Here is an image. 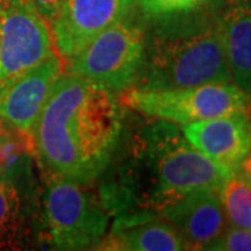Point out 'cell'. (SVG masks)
I'll return each instance as SVG.
<instances>
[{
  "instance_id": "obj_7",
  "label": "cell",
  "mask_w": 251,
  "mask_h": 251,
  "mask_svg": "<svg viewBox=\"0 0 251 251\" xmlns=\"http://www.w3.org/2000/svg\"><path fill=\"white\" fill-rule=\"evenodd\" d=\"M56 53L49 25L32 0H0V77Z\"/></svg>"
},
{
  "instance_id": "obj_20",
  "label": "cell",
  "mask_w": 251,
  "mask_h": 251,
  "mask_svg": "<svg viewBox=\"0 0 251 251\" xmlns=\"http://www.w3.org/2000/svg\"><path fill=\"white\" fill-rule=\"evenodd\" d=\"M4 123H6V122H4L3 119H0V135H3L4 133H7V131H9V128L6 127Z\"/></svg>"
},
{
  "instance_id": "obj_13",
  "label": "cell",
  "mask_w": 251,
  "mask_h": 251,
  "mask_svg": "<svg viewBox=\"0 0 251 251\" xmlns=\"http://www.w3.org/2000/svg\"><path fill=\"white\" fill-rule=\"evenodd\" d=\"M99 250L180 251L188 250L186 242L168 221L156 219L151 212H134L115 221Z\"/></svg>"
},
{
  "instance_id": "obj_18",
  "label": "cell",
  "mask_w": 251,
  "mask_h": 251,
  "mask_svg": "<svg viewBox=\"0 0 251 251\" xmlns=\"http://www.w3.org/2000/svg\"><path fill=\"white\" fill-rule=\"evenodd\" d=\"M32 1H34L38 11L42 14V17L45 18V21L49 25V23L56 16V11L59 9L60 0H32Z\"/></svg>"
},
{
  "instance_id": "obj_3",
  "label": "cell",
  "mask_w": 251,
  "mask_h": 251,
  "mask_svg": "<svg viewBox=\"0 0 251 251\" xmlns=\"http://www.w3.org/2000/svg\"><path fill=\"white\" fill-rule=\"evenodd\" d=\"M204 9L158 20L159 27L151 36L147 34L134 88L176 90L232 82L215 9Z\"/></svg>"
},
{
  "instance_id": "obj_12",
  "label": "cell",
  "mask_w": 251,
  "mask_h": 251,
  "mask_svg": "<svg viewBox=\"0 0 251 251\" xmlns=\"http://www.w3.org/2000/svg\"><path fill=\"white\" fill-rule=\"evenodd\" d=\"M214 9L232 82L251 100V0H221Z\"/></svg>"
},
{
  "instance_id": "obj_6",
  "label": "cell",
  "mask_w": 251,
  "mask_h": 251,
  "mask_svg": "<svg viewBox=\"0 0 251 251\" xmlns=\"http://www.w3.org/2000/svg\"><path fill=\"white\" fill-rule=\"evenodd\" d=\"M122 102L144 116L190 125L251 108L250 98L233 82H211L176 90L128 88Z\"/></svg>"
},
{
  "instance_id": "obj_11",
  "label": "cell",
  "mask_w": 251,
  "mask_h": 251,
  "mask_svg": "<svg viewBox=\"0 0 251 251\" xmlns=\"http://www.w3.org/2000/svg\"><path fill=\"white\" fill-rule=\"evenodd\" d=\"M177 230L188 250H208L227 229V219L218 191H197L158 212Z\"/></svg>"
},
{
  "instance_id": "obj_8",
  "label": "cell",
  "mask_w": 251,
  "mask_h": 251,
  "mask_svg": "<svg viewBox=\"0 0 251 251\" xmlns=\"http://www.w3.org/2000/svg\"><path fill=\"white\" fill-rule=\"evenodd\" d=\"M63 64L56 53L32 67L0 77V119L28 140L50 91L64 73Z\"/></svg>"
},
{
  "instance_id": "obj_2",
  "label": "cell",
  "mask_w": 251,
  "mask_h": 251,
  "mask_svg": "<svg viewBox=\"0 0 251 251\" xmlns=\"http://www.w3.org/2000/svg\"><path fill=\"white\" fill-rule=\"evenodd\" d=\"M150 119L130 135L119 180L102 194L109 211L159 212L191 193L219 191L230 173L196 150L176 123Z\"/></svg>"
},
{
  "instance_id": "obj_17",
  "label": "cell",
  "mask_w": 251,
  "mask_h": 251,
  "mask_svg": "<svg viewBox=\"0 0 251 251\" xmlns=\"http://www.w3.org/2000/svg\"><path fill=\"white\" fill-rule=\"evenodd\" d=\"M208 250L251 251V230L243 227H227L225 233L212 243Z\"/></svg>"
},
{
  "instance_id": "obj_1",
  "label": "cell",
  "mask_w": 251,
  "mask_h": 251,
  "mask_svg": "<svg viewBox=\"0 0 251 251\" xmlns=\"http://www.w3.org/2000/svg\"><path fill=\"white\" fill-rule=\"evenodd\" d=\"M123 119L112 91L63 73L34 126L32 155L46 173L90 186L116 153Z\"/></svg>"
},
{
  "instance_id": "obj_5",
  "label": "cell",
  "mask_w": 251,
  "mask_h": 251,
  "mask_svg": "<svg viewBox=\"0 0 251 251\" xmlns=\"http://www.w3.org/2000/svg\"><path fill=\"white\" fill-rule=\"evenodd\" d=\"M147 32L133 13L113 23L66 63L70 74L116 92L134 87L145 57Z\"/></svg>"
},
{
  "instance_id": "obj_16",
  "label": "cell",
  "mask_w": 251,
  "mask_h": 251,
  "mask_svg": "<svg viewBox=\"0 0 251 251\" xmlns=\"http://www.w3.org/2000/svg\"><path fill=\"white\" fill-rule=\"evenodd\" d=\"M134 10H138L147 20H163L188 14L206 7L212 0H131Z\"/></svg>"
},
{
  "instance_id": "obj_10",
  "label": "cell",
  "mask_w": 251,
  "mask_h": 251,
  "mask_svg": "<svg viewBox=\"0 0 251 251\" xmlns=\"http://www.w3.org/2000/svg\"><path fill=\"white\" fill-rule=\"evenodd\" d=\"M250 109L186 125L183 134L206 158L236 172L251 145Z\"/></svg>"
},
{
  "instance_id": "obj_21",
  "label": "cell",
  "mask_w": 251,
  "mask_h": 251,
  "mask_svg": "<svg viewBox=\"0 0 251 251\" xmlns=\"http://www.w3.org/2000/svg\"><path fill=\"white\" fill-rule=\"evenodd\" d=\"M4 168H0V177H1V176H3V175H4Z\"/></svg>"
},
{
  "instance_id": "obj_14",
  "label": "cell",
  "mask_w": 251,
  "mask_h": 251,
  "mask_svg": "<svg viewBox=\"0 0 251 251\" xmlns=\"http://www.w3.org/2000/svg\"><path fill=\"white\" fill-rule=\"evenodd\" d=\"M29 211L14 172L0 177V250L25 249L29 234Z\"/></svg>"
},
{
  "instance_id": "obj_19",
  "label": "cell",
  "mask_w": 251,
  "mask_h": 251,
  "mask_svg": "<svg viewBox=\"0 0 251 251\" xmlns=\"http://www.w3.org/2000/svg\"><path fill=\"white\" fill-rule=\"evenodd\" d=\"M10 133V130L7 133H4L3 135H0V168H4V163L7 161V151H6V140H7V134Z\"/></svg>"
},
{
  "instance_id": "obj_4",
  "label": "cell",
  "mask_w": 251,
  "mask_h": 251,
  "mask_svg": "<svg viewBox=\"0 0 251 251\" xmlns=\"http://www.w3.org/2000/svg\"><path fill=\"white\" fill-rule=\"evenodd\" d=\"M39 209V236L56 250L98 249L105 239L110 211L87 184L46 173Z\"/></svg>"
},
{
  "instance_id": "obj_15",
  "label": "cell",
  "mask_w": 251,
  "mask_h": 251,
  "mask_svg": "<svg viewBox=\"0 0 251 251\" xmlns=\"http://www.w3.org/2000/svg\"><path fill=\"white\" fill-rule=\"evenodd\" d=\"M227 222L251 230V184L237 172H230L218 191Z\"/></svg>"
},
{
  "instance_id": "obj_9",
  "label": "cell",
  "mask_w": 251,
  "mask_h": 251,
  "mask_svg": "<svg viewBox=\"0 0 251 251\" xmlns=\"http://www.w3.org/2000/svg\"><path fill=\"white\" fill-rule=\"evenodd\" d=\"M133 11L131 0H60L49 23L56 52L67 63L105 28Z\"/></svg>"
}]
</instances>
